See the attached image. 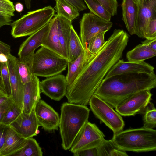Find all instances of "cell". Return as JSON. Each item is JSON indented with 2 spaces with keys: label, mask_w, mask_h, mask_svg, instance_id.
Returning <instances> with one entry per match:
<instances>
[{
  "label": "cell",
  "mask_w": 156,
  "mask_h": 156,
  "mask_svg": "<svg viewBox=\"0 0 156 156\" xmlns=\"http://www.w3.org/2000/svg\"><path fill=\"white\" fill-rule=\"evenodd\" d=\"M129 41L126 32L115 29L101 48L87 60L75 80L67 87L68 102L86 106L111 67L122 57Z\"/></svg>",
  "instance_id": "obj_1"
},
{
  "label": "cell",
  "mask_w": 156,
  "mask_h": 156,
  "mask_svg": "<svg viewBox=\"0 0 156 156\" xmlns=\"http://www.w3.org/2000/svg\"><path fill=\"white\" fill-rule=\"evenodd\" d=\"M156 87L154 73H122L103 79L94 94L115 108L131 95Z\"/></svg>",
  "instance_id": "obj_2"
},
{
  "label": "cell",
  "mask_w": 156,
  "mask_h": 156,
  "mask_svg": "<svg viewBox=\"0 0 156 156\" xmlns=\"http://www.w3.org/2000/svg\"><path fill=\"white\" fill-rule=\"evenodd\" d=\"M90 111L86 105L68 102L62 104L59 127L64 150L70 149L80 131L88 121Z\"/></svg>",
  "instance_id": "obj_3"
},
{
  "label": "cell",
  "mask_w": 156,
  "mask_h": 156,
  "mask_svg": "<svg viewBox=\"0 0 156 156\" xmlns=\"http://www.w3.org/2000/svg\"><path fill=\"white\" fill-rule=\"evenodd\" d=\"M120 150L137 152L156 150V130L142 127L130 129L114 133L112 139Z\"/></svg>",
  "instance_id": "obj_4"
},
{
  "label": "cell",
  "mask_w": 156,
  "mask_h": 156,
  "mask_svg": "<svg viewBox=\"0 0 156 156\" xmlns=\"http://www.w3.org/2000/svg\"><path fill=\"white\" fill-rule=\"evenodd\" d=\"M55 13L54 9L50 6L28 12L12 23L11 35L15 38L30 35L48 23Z\"/></svg>",
  "instance_id": "obj_5"
},
{
  "label": "cell",
  "mask_w": 156,
  "mask_h": 156,
  "mask_svg": "<svg viewBox=\"0 0 156 156\" xmlns=\"http://www.w3.org/2000/svg\"><path fill=\"white\" fill-rule=\"evenodd\" d=\"M67 63V60L63 56L41 46L34 55L33 73L37 76H52L60 74L65 70Z\"/></svg>",
  "instance_id": "obj_6"
},
{
  "label": "cell",
  "mask_w": 156,
  "mask_h": 156,
  "mask_svg": "<svg viewBox=\"0 0 156 156\" xmlns=\"http://www.w3.org/2000/svg\"><path fill=\"white\" fill-rule=\"evenodd\" d=\"M88 104L95 116L114 134L123 130L125 123L122 118L109 104L94 94L90 99Z\"/></svg>",
  "instance_id": "obj_7"
},
{
  "label": "cell",
  "mask_w": 156,
  "mask_h": 156,
  "mask_svg": "<svg viewBox=\"0 0 156 156\" xmlns=\"http://www.w3.org/2000/svg\"><path fill=\"white\" fill-rule=\"evenodd\" d=\"M80 24V39L86 49L94 37L101 33L108 31L113 23L90 12L83 14Z\"/></svg>",
  "instance_id": "obj_8"
},
{
  "label": "cell",
  "mask_w": 156,
  "mask_h": 156,
  "mask_svg": "<svg viewBox=\"0 0 156 156\" xmlns=\"http://www.w3.org/2000/svg\"><path fill=\"white\" fill-rule=\"evenodd\" d=\"M105 135L94 123L87 121L80 131L70 149L73 153L96 148L105 139Z\"/></svg>",
  "instance_id": "obj_9"
},
{
  "label": "cell",
  "mask_w": 156,
  "mask_h": 156,
  "mask_svg": "<svg viewBox=\"0 0 156 156\" xmlns=\"http://www.w3.org/2000/svg\"><path fill=\"white\" fill-rule=\"evenodd\" d=\"M152 95L150 90L140 91L124 101L115 108V110L125 116L141 114L152 99Z\"/></svg>",
  "instance_id": "obj_10"
},
{
  "label": "cell",
  "mask_w": 156,
  "mask_h": 156,
  "mask_svg": "<svg viewBox=\"0 0 156 156\" xmlns=\"http://www.w3.org/2000/svg\"><path fill=\"white\" fill-rule=\"evenodd\" d=\"M34 110L39 126L49 132L58 130L60 116L51 106L40 99L36 104Z\"/></svg>",
  "instance_id": "obj_11"
},
{
  "label": "cell",
  "mask_w": 156,
  "mask_h": 156,
  "mask_svg": "<svg viewBox=\"0 0 156 156\" xmlns=\"http://www.w3.org/2000/svg\"><path fill=\"white\" fill-rule=\"evenodd\" d=\"M35 108L30 113L22 112L9 125L20 136L25 139L36 136L39 126L35 115Z\"/></svg>",
  "instance_id": "obj_12"
},
{
  "label": "cell",
  "mask_w": 156,
  "mask_h": 156,
  "mask_svg": "<svg viewBox=\"0 0 156 156\" xmlns=\"http://www.w3.org/2000/svg\"><path fill=\"white\" fill-rule=\"evenodd\" d=\"M67 88L66 77L63 75L46 77L40 82L41 92L56 101H60L65 96Z\"/></svg>",
  "instance_id": "obj_13"
},
{
  "label": "cell",
  "mask_w": 156,
  "mask_h": 156,
  "mask_svg": "<svg viewBox=\"0 0 156 156\" xmlns=\"http://www.w3.org/2000/svg\"><path fill=\"white\" fill-rule=\"evenodd\" d=\"M138 5L137 16L135 34L144 38L145 29L149 21L156 18V0H140Z\"/></svg>",
  "instance_id": "obj_14"
},
{
  "label": "cell",
  "mask_w": 156,
  "mask_h": 156,
  "mask_svg": "<svg viewBox=\"0 0 156 156\" xmlns=\"http://www.w3.org/2000/svg\"><path fill=\"white\" fill-rule=\"evenodd\" d=\"M16 58L10 53L7 57V66L12 90L11 98L22 111L23 84L19 72Z\"/></svg>",
  "instance_id": "obj_15"
},
{
  "label": "cell",
  "mask_w": 156,
  "mask_h": 156,
  "mask_svg": "<svg viewBox=\"0 0 156 156\" xmlns=\"http://www.w3.org/2000/svg\"><path fill=\"white\" fill-rule=\"evenodd\" d=\"M154 69L153 66L144 61H125L119 59L111 67L105 78L125 73L151 74L154 73Z\"/></svg>",
  "instance_id": "obj_16"
},
{
  "label": "cell",
  "mask_w": 156,
  "mask_h": 156,
  "mask_svg": "<svg viewBox=\"0 0 156 156\" xmlns=\"http://www.w3.org/2000/svg\"><path fill=\"white\" fill-rule=\"evenodd\" d=\"M50 25V21L41 29L30 35L22 43L18 51V55L19 58L34 54L35 50L42 46L48 33Z\"/></svg>",
  "instance_id": "obj_17"
},
{
  "label": "cell",
  "mask_w": 156,
  "mask_h": 156,
  "mask_svg": "<svg viewBox=\"0 0 156 156\" xmlns=\"http://www.w3.org/2000/svg\"><path fill=\"white\" fill-rule=\"evenodd\" d=\"M40 82L35 76L32 81L23 84L22 112L31 113L40 100Z\"/></svg>",
  "instance_id": "obj_18"
},
{
  "label": "cell",
  "mask_w": 156,
  "mask_h": 156,
  "mask_svg": "<svg viewBox=\"0 0 156 156\" xmlns=\"http://www.w3.org/2000/svg\"><path fill=\"white\" fill-rule=\"evenodd\" d=\"M122 19L131 35L135 34L136 23L138 5L134 0H122L121 5Z\"/></svg>",
  "instance_id": "obj_19"
},
{
  "label": "cell",
  "mask_w": 156,
  "mask_h": 156,
  "mask_svg": "<svg viewBox=\"0 0 156 156\" xmlns=\"http://www.w3.org/2000/svg\"><path fill=\"white\" fill-rule=\"evenodd\" d=\"M57 20V27L60 46L62 56L67 60L70 41V29L72 22L63 17L55 15Z\"/></svg>",
  "instance_id": "obj_20"
},
{
  "label": "cell",
  "mask_w": 156,
  "mask_h": 156,
  "mask_svg": "<svg viewBox=\"0 0 156 156\" xmlns=\"http://www.w3.org/2000/svg\"><path fill=\"white\" fill-rule=\"evenodd\" d=\"M26 140L9 127L5 142L0 151V156H11L23 147Z\"/></svg>",
  "instance_id": "obj_21"
},
{
  "label": "cell",
  "mask_w": 156,
  "mask_h": 156,
  "mask_svg": "<svg viewBox=\"0 0 156 156\" xmlns=\"http://www.w3.org/2000/svg\"><path fill=\"white\" fill-rule=\"evenodd\" d=\"M51 20L48 33L41 46L44 47L62 56L58 32L57 20L54 15Z\"/></svg>",
  "instance_id": "obj_22"
},
{
  "label": "cell",
  "mask_w": 156,
  "mask_h": 156,
  "mask_svg": "<svg viewBox=\"0 0 156 156\" xmlns=\"http://www.w3.org/2000/svg\"><path fill=\"white\" fill-rule=\"evenodd\" d=\"M34 54L16 58L19 72L23 84L32 81L35 76L33 73V67Z\"/></svg>",
  "instance_id": "obj_23"
},
{
  "label": "cell",
  "mask_w": 156,
  "mask_h": 156,
  "mask_svg": "<svg viewBox=\"0 0 156 156\" xmlns=\"http://www.w3.org/2000/svg\"><path fill=\"white\" fill-rule=\"evenodd\" d=\"M86 61V53L85 49L75 60L72 62H68V72L66 76L67 87L70 86L75 80Z\"/></svg>",
  "instance_id": "obj_24"
},
{
  "label": "cell",
  "mask_w": 156,
  "mask_h": 156,
  "mask_svg": "<svg viewBox=\"0 0 156 156\" xmlns=\"http://www.w3.org/2000/svg\"><path fill=\"white\" fill-rule=\"evenodd\" d=\"M156 55V51L142 44L128 51L126 56L128 61L138 62L143 61L155 56Z\"/></svg>",
  "instance_id": "obj_25"
},
{
  "label": "cell",
  "mask_w": 156,
  "mask_h": 156,
  "mask_svg": "<svg viewBox=\"0 0 156 156\" xmlns=\"http://www.w3.org/2000/svg\"><path fill=\"white\" fill-rule=\"evenodd\" d=\"M84 51L85 49L81 40L72 25L70 29L68 62H72L74 61Z\"/></svg>",
  "instance_id": "obj_26"
},
{
  "label": "cell",
  "mask_w": 156,
  "mask_h": 156,
  "mask_svg": "<svg viewBox=\"0 0 156 156\" xmlns=\"http://www.w3.org/2000/svg\"><path fill=\"white\" fill-rule=\"evenodd\" d=\"M55 7L56 15L72 22L79 16V11L73 5L64 0H56Z\"/></svg>",
  "instance_id": "obj_27"
},
{
  "label": "cell",
  "mask_w": 156,
  "mask_h": 156,
  "mask_svg": "<svg viewBox=\"0 0 156 156\" xmlns=\"http://www.w3.org/2000/svg\"><path fill=\"white\" fill-rule=\"evenodd\" d=\"M43 152L36 140L33 138L26 139L23 147L12 154L15 156H42Z\"/></svg>",
  "instance_id": "obj_28"
},
{
  "label": "cell",
  "mask_w": 156,
  "mask_h": 156,
  "mask_svg": "<svg viewBox=\"0 0 156 156\" xmlns=\"http://www.w3.org/2000/svg\"><path fill=\"white\" fill-rule=\"evenodd\" d=\"M98 156H126V151L120 149L112 140H105L97 147Z\"/></svg>",
  "instance_id": "obj_29"
},
{
  "label": "cell",
  "mask_w": 156,
  "mask_h": 156,
  "mask_svg": "<svg viewBox=\"0 0 156 156\" xmlns=\"http://www.w3.org/2000/svg\"><path fill=\"white\" fill-rule=\"evenodd\" d=\"M15 11V6L11 1L0 0V28L5 25H11Z\"/></svg>",
  "instance_id": "obj_30"
},
{
  "label": "cell",
  "mask_w": 156,
  "mask_h": 156,
  "mask_svg": "<svg viewBox=\"0 0 156 156\" xmlns=\"http://www.w3.org/2000/svg\"><path fill=\"white\" fill-rule=\"evenodd\" d=\"M90 12L108 21L112 17L109 12L98 0H84Z\"/></svg>",
  "instance_id": "obj_31"
},
{
  "label": "cell",
  "mask_w": 156,
  "mask_h": 156,
  "mask_svg": "<svg viewBox=\"0 0 156 156\" xmlns=\"http://www.w3.org/2000/svg\"><path fill=\"white\" fill-rule=\"evenodd\" d=\"M143 115L144 127L153 129L156 127V109L150 101L141 113Z\"/></svg>",
  "instance_id": "obj_32"
},
{
  "label": "cell",
  "mask_w": 156,
  "mask_h": 156,
  "mask_svg": "<svg viewBox=\"0 0 156 156\" xmlns=\"http://www.w3.org/2000/svg\"><path fill=\"white\" fill-rule=\"evenodd\" d=\"M105 32L101 33L94 37L85 49L86 61L97 53L104 44Z\"/></svg>",
  "instance_id": "obj_33"
},
{
  "label": "cell",
  "mask_w": 156,
  "mask_h": 156,
  "mask_svg": "<svg viewBox=\"0 0 156 156\" xmlns=\"http://www.w3.org/2000/svg\"><path fill=\"white\" fill-rule=\"evenodd\" d=\"M22 112L21 110L12 99V102L3 117L1 123L9 126Z\"/></svg>",
  "instance_id": "obj_34"
},
{
  "label": "cell",
  "mask_w": 156,
  "mask_h": 156,
  "mask_svg": "<svg viewBox=\"0 0 156 156\" xmlns=\"http://www.w3.org/2000/svg\"><path fill=\"white\" fill-rule=\"evenodd\" d=\"M0 73L1 77L0 86L3 89L8 96L11 98L12 90L7 62L1 63Z\"/></svg>",
  "instance_id": "obj_35"
},
{
  "label": "cell",
  "mask_w": 156,
  "mask_h": 156,
  "mask_svg": "<svg viewBox=\"0 0 156 156\" xmlns=\"http://www.w3.org/2000/svg\"><path fill=\"white\" fill-rule=\"evenodd\" d=\"M144 38H156V18L151 19L148 23L144 33Z\"/></svg>",
  "instance_id": "obj_36"
},
{
  "label": "cell",
  "mask_w": 156,
  "mask_h": 156,
  "mask_svg": "<svg viewBox=\"0 0 156 156\" xmlns=\"http://www.w3.org/2000/svg\"><path fill=\"white\" fill-rule=\"evenodd\" d=\"M109 12L112 16L117 14L118 3L117 0H98Z\"/></svg>",
  "instance_id": "obj_37"
},
{
  "label": "cell",
  "mask_w": 156,
  "mask_h": 156,
  "mask_svg": "<svg viewBox=\"0 0 156 156\" xmlns=\"http://www.w3.org/2000/svg\"><path fill=\"white\" fill-rule=\"evenodd\" d=\"M73 153L74 156H98L97 147L81 150Z\"/></svg>",
  "instance_id": "obj_38"
},
{
  "label": "cell",
  "mask_w": 156,
  "mask_h": 156,
  "mask_svg": "<svg viewBox=\"0 0 156 156\" xmlns=\"http://www.w3.org/2000/svg\"><path fill=\"white\" fill-rule=\"evenodd\" d=\"M9 126L0 124V151L5 140Z\"/></svg>",
  "instance_id": "obj_39"
},
{
  "label": "cell",
  "mask_w": 156,
  "mask_h": 156,
  "mask_svg": "<svg viewBox=\"0 0 156 156\" xmlns=\"http://www.w3.org/2000/svg\"><path fill=\"white\" fill-rule=\"evenodd\" d=\"M73 5L79 12L85 10L87 7L83 0H64Z\"/></svg>",
  "instance_id": "obj_40"
},
{
  "label": "cell",
  "mask_w": 156,
  "mask_h": 156,
  "mask_svg": "<svg viewBox=\"0 0 156 156\" xmlns=\"http://www.w3.org/2000/svg\"><path fill=\"white\" fill-rule=\"evenodd\" d=\"M12 98H11L5 102L0 105V124L5 112L8 110L12 102Z\"/></svg>",
  "instance_id": "obj_41"
},
{
  "label": "cell",
  "mask_w": 156,
  "mask_h": 156,
  "mask_svg": "<svg viewBox=\"0 0 156 156\" xmlns=\"http://www.w3.org/2000/svg\"><path fill=\"white\" fill-rule=\"evenodd\" d=\"M10 51V46L0 41V55L4 54L8 57L11 53Z\"/></svg>",
  "instance_id": "obj_42"
},
{
  "label": "cell",
  "mask_w": 156,
  "mask_h": 156,
  "mask_svg": "<svg viewBox=\"0 0 156 156\" xmlns=\"http://www.w3.org/2000/svg\"><path fill=\"white\" fill-rule=\"evenodd\" d=\"M142 44L148 46L153 51H156V38L146 39L142 42Z\"/></svg>",
  "instance_id": "obj_43"
},
{
  "label": "cell",
  "mask_w": 156,
  "mask_h": 156,
  "mask_svg": "<svg viewBox=\"0 0 156 156\" xmlns=\"http://www.w3.org/2000/svg\"><path fill=\"white\" fill-rule=\"evenodd\" d=\"M9 98L3 89L0 86V105L5 102Z\"/></svg>",
  "instance_id": "obj_44"
},
{
  "label": "cell",
  "mask_w": 156,
  "mask_h": 156,
  "mask_svg": "<svg viewBox=\"0 0 156 156\" xmlns=\"http://www.w3.org/2000/svg\"><path fill=\"white\" fill-rule=\"evenodd\" d=\"M15 10L18 12H21L23 10V5L20 3H16L15 6Z\"/></svg>",
  "instance_id": "obj_45"
},
{
  "label": "cell",
  "mask_w": 156,
  "mask_h": 156,
  "mask_svg": "<svg viewBox=\"0 0 156 156\" xmlns=\"http://www.w3.org/2000/svg\"><path fill=\"white\" fill-rule=\"evenodd\" d=\"M7 61V57L4 54L0 55V62L1 63L5 62Z\"/></svg>",
  "instance_id": "obj_46"
},
{
  "label": "cell",
  "mask_w": 156,
  "mask_h": 156,
  "mask_svg": "<svg viewBox=\"0 0 156 156\" xmlns=\"http://www.w3.org/2000/svg\"><path fill=\"white\" fill-rule=\"evenodd\" d=\"M26 8L30 9L31 6V0H24Z\"/></svg>",
  "instance_id": "obj_47"
},
{
  "label": "cell",
  "mask_w": 156,
  "mask_h": 156,
  "mask_svg": "<svg viewBox=\"0 0 156 156\" xmlns=\"http://www.w3.org/2000/svg\"><path fill=\"white\" fill-rule=\"evenodd\" d=\"M140 0H134V1L136 3H138Z\"/></svg>",
  "instance_id": "obj_48"
},
{
  "label": "cell",
  "mask_w": 156,
  "mask_h": 156,
  "mask_svg": "<svg viewBox=\"0 0 156 156\" xmlns=\"http://www.w3.org/2000/svg\"><path fill=\"white\" fill-rule=\"evenodd\" d=\"M1 63L0 62V70H1Z\"/></svg>",
  "instance_id": "obj_49"
},
{
  "label": "cell",
  "mask_w": 156,
  "mask_h": 156,
  "mask_svg": "<svg viewBox=\"0 0 156 156\" xmlns=\"http://www.w3.org/2000/svg\"><path fill=\"white\" fill-rule=\"evenodd\" d=\"M1 75H0V85L1 84Z\"/></svg>",
  "instance_id": "obj_50"
}]
</instances>
